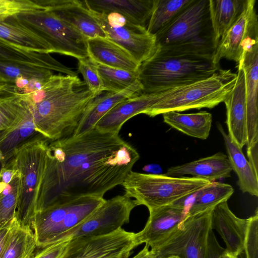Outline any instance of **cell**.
<instances>
[{
	"label": "cell",
	"instance_id": "6da1fadb",
	"mask_svg": "<svg viewBox=\"0 0 258 258\" xmlns=\"http://www.w3.org/2000/svg\"><path fill=\"white\" fill-rule=\"evenodd\" d=\"M139 158L119 134L95 127L49 142L36 212L82 197L103 198L121 185Z\"/></svg>",
	"mask_w": 258,
	"mask_h": 258
},
{
	"label": "cell",
	"instance_id": "7a4b0ae2",
	"mask_svg": "<svg viewBox=\"0 0 258 258\" xmlns=\"http://www.w3.org/2000/svg\"><path fill=\"white\" fill-rule=\"evenodd\" d=\"M212 56L163 51L155 49L140 66L138 80L143 93H151L192 84L219 69Z\"/></svg>",
	"mask_w": 258,
	"mask_h": 258
},
{
	"label": "cell",
	"instance_id": "3957f363",
	"mask_svg": "<svg viewBox=\"0 0 258 258\" xmlns=\"http://www.w3.org/2000/svg\"><path fill=\"white\" fill-rule=\"evenodd\" d=\"M155 37L157 50L213 57L217 44L209 0H192Z\"/></svg>",
	"mask_w": 258,
	"mask_h": 258
},
{
	"label": "cell",
	"instance_id": "277c9868",
	"mask_svg": "<svg viewBox=\"0 0 258 258\" xmlns=\"http://www.w3.org/2000/svg\"><path fill=\"white\" fill-rule=\"evenodd\" d=\"M94 97L85 84L27 106L32 114L35 131L51 141L72 134Z\"/></svg>",
	"mask_w": 258,
	"mask_h": 258
},
{
	"label": "cell",
	"instance_id": "5b68a950",
	"mask_svg": "<svg viewBox=\"0 0 258 258\" xmlns=\"http://www.w3.org/2000/svg\"><path fill=\"white\" fill-rule=\"evenodd\" d=\"M211 182L193 177H174L165 174L143 173L131 171L121 185L124 195L149 211L185 200Z\"/></svg>",
	"mask_w": 258,
	"mask_h": 258
},
{
	"label": "cell",
	"instance_id": "8992f818",
	"mask_svg": "<svg viewBox=\"0 0 258 258\" xmlns=\"http://www.w3.org/2000/svg\"><path fill=\"white\" fill-rule=\"evenodd\" d=\"M48 143V140L38 134L21 146L3 167L17 169L20 172L16 218L20 224L31 228Z\"/></svg>",
	"mask_w": 258,
	"mask_h": 258
},
{
	"label": "cell",
	"instance_id": "52a82bcc",
	"mask_svg": "<svg viewBox=\"0 0 258 258\" xmlns=\"http://www.w3.org/2000/svg\"><path fill=\"white\" fill-rule=\"evenodd\" d=\"M236 73L219 69L211 76L187 85L174 88L155 103L147 115L154 117L169 111L213 108L223 102L232 89Z\"/></svg>",
	"mask_w": 258,
	"mask_h": 258
},
{
	"label": "cell",
	"instance_id": "ba28073f",
	"mask_svg": "<svg viewBox=\"0 0 258 258\" xmlns=\"http://www.w3.org/2000/svg\"><path fill=\"white\" fill-rule=\"evenodd\" d=\"M104 202L101 197L85 196L37 212L32 226L36 247L42 248L60 240Z\"/></svg>",
	"mask_w": 258,
	"mask_h": 258
},
{
	"label": "cell",
	"instance_id": "9c48e42d",
	"mask_svg": "<svg viewBox=\"0 0 258 258\" xmlns=\"http://www.w3.org/2000/svg\"><path fill=\"white\" fill-rule=\"evenodd\" d=\"M212 210L185 217L175 229L150 247V250L158 257L177 255L181 258H208Z\"/></svg>",
	"mask_w": 258,
	"mask_h": 258
},
{
	"label": "cell",
	"instance_id": "30bf717a",
	"mask_svg": "<svg viewBox=\"0 0 258 258\" xmlns=\"http://www.w3.org/2000/svg\"><path fill=\"white\" fill-rule=\"evenodd\" d=\"M15 17L47 41L54 53L71 56L78 60L89 57L87 39L52 12L45 9L21 14Z\"/></svg>",
	"mask_w": 258,
	"mask_h": 258
},
{
	"label": "cell",
	"instance_id": "8fae6325",
	"mask_svg": "<svg viewBox=\"0 0 258 258\" xmlns=\"http://www.w3.org/2000/svg\"><path fill=\"white\" fill-rule=\"evenodd\" d=\"M89 11L107 38L126 50L140 64L154 53L156 37L145 27L134 24L118 14Z\"/></svg>",
	"mask_w": 258,
	"mask_h": 258
},
{
	"label": "cell",
	"instance_id": "7c38bea8",
	"mask_svg": "<svg viewBox=\"0 0 258 258\" xmlns=\"http://www.w3.org/2000/svg\"><path fill=\"white\" fill-rule=\"evenodd\" d=\"M136 233L122 227L111 233L70 239L63 258H121L139 246Z\"/></svg>",
	"mask_w": 258,
	"mask_h": 258
},
{
	"label": "cell",
	"instance_id": "4fadbf2b",
	"mask_svg": "<svg viewBox=\"0 0 258 258\" xmlns=\"http://www.w3.org/2000/svg\"><path fill=\"white\" fill-rule=\"evenodd\" d=\"M138 204L125 195L105 201L76 227L63 235L60 239L107 234L128 223L132 210Z\"/></svg>",
	"mask_w": 258,
	"mask_h": 258
},
{
	"label": "cell",
	"instance_id": "5bb4252c",
	"mask_svg": "<svg viewBox=\"0 0 258 258\" xmlns=\"http://www.w3.org/2000/svg\"><path fill=\"white\" fill-rule=\"evenodd\" d=\"M255 0H246L244 9L219 41L213 56L219 65L222 58L238 63L243 52L258 45V20Z\"/></svg>",
	"mask_w": 258,
	"mask_h": 258
},
{
	"label": "cell",
	"instance_id": "9a60e30c",
	"mask_svg": "<svg viewBox=\"0 0 258 258\" xmlns=\"http://www.w3.org/2000/svg\"><path fill=\"white\" fill-rule=\"evenodd\" d=\"M172 89L151 93H141L121 101L102 117L95 127L103 132L119 134L126 121L139 114L147 115L152 107Z\"/></svg>",
	"mask_w": 258,
	"mask_h": 258
},
{
	"label": "cell",
	"instance_id": "2e32d148",
	"mask_svg": "<svg viewBox=\"0 0 258 258\" xmlns=\"http://www.w3.org/2000/svg\"><path fill=\"white\" fill-rule=\"evenodd\" d=\"M187 211L185 200L150 211L144 228L136 233L139 245L145 243L150 247L162 239L183 220Z\"/></svg>",
	"mask_w": 258,
	"mask_h": 258
},
{
	"label": "cell",
	"instance_id": "e0dca14e",
	"mask_svg": "<svg viewBox=\"0 0 258 258\" xmlns=\"http://www.w3.org/2000/svg\"><path fill=\"white\" fill-rule=\"evenodd\" d=\"M235 83L223 102L226 108L228 135L240 148L247 143L246 102L244 70L237 64Z\"/></svg>",
	"mask_w": 258,
	"mask_h": 258
},
{
	"label": "cell",
	"instance_id": "ac0fdd59",
	"mask_svg": "<svg viewBox=\"0 0 258 258\" xmlns=\"http://www.w3.org/2000/svg\"><path fill=\"white\" fill-rule=\"evenodd\" d=\"M45 9L54 13L77 30L86 38H107L83 1L39 0Z\"/></svg>",
	"mask_w": 258,
	"mask_h": 258
},
{
	"label": "cell",
	"instance_id": "d6986e66",
	"mask_svg": "<svg viewBox=\"0 0 258 258\" xmlns=\"http://www.w3.org/2000/svg\"><path fill=\"white\" fill-rule=\"evenodd\" d=\"M237 64L245 76L246 102L247 148L258 144V46L243 52Z\"/></svg>",
	"mask_w": 258,
	"mask_h": 258
},
{
	"label": "cell",
	"instance_id": "ffe728a7",
	"mask_svg": "<svg viewBox=\"0 0 258 258\" xmlns=\"http://www.w3.org/2000/svg\"><path fill=\"white\" fill-rule=\"evenodd\" d=\"M249 218L237 217L224 201L213 209L211 228L215 230L224 240L226 251L238 256L243 251L244 239Z\"/></svg>",
	"mask_w": 258,
	"mask_h": 258
},
{
	"label": "cell",
	"instance_id": "44dd1931",
	"mask_svg": "<svg viewBox=\"0 0 258 258\" xmlns=\"http://www.w3.org/2000/svg\"><path fill=\"white\" fill-rule=\"evenodd\" d=\"M142 86L138 79L121 91H104L95 96L87 105L77 127L71 135L78 136L92 130L100 119L118 103L142 93Z\"/></svg>",
	"mask_w": 258,
	"mask_h": 258
},
{
	"label": "cell",
	"instance_id": "7402d4cb",
	"mask_svg": "<svg viewBox=\"0 0 258 258\" xmlns=\"http://www.w3.org/2000/svg\"><path fill=\"white\" fill-rule=\"evenodd\" d=\"M232 171L228 157L222 152L182 165L172 166L165 175L181 177L189 175L210 182L230 176Z\"/></svg>",
	"mask_w": 258,
	"mask_h": 258
},
{
	"label": "cell",
	"instance_id": "603a6c76",
	"mask_svg": "<svg viewBox=\"0 0 258 258\" xmlns=\"http://www.w3.org/2000/svg\"><path fill=\"white\" fill-rule=\"evenodd\" d=\"M89 57L95 62L130 72H138L140 64L124 48L107 38L87 39Z\"/></svg>",
	"mask_w": 258,
	"mask_h": 258
},
{
	"label": "cell",
	"instance_id": "cb8c5ba5",
	"mask_svg": "<svg viewBox=\"0 0 258 258\" xmlns=\"http://www.w3.org/2000/svg\"><path fill=\"white\" fill-rule=\"evenodd\" d=\"M153 1L154 0L83 1L87 8L92 12L99 14H118L131 22L145 27L152 13Z\"/></svg>",
	"mask_w": 258,
	"mask_h": 258
},
{
	"label": "cell",
	"instance_id": "d4e9b609",
	"mask_svg": "<svg viewBox=\"0 0 258 258\" xmlns=\"http://www.w3.org/2000/svg\"><path fill=\"white\" fill-rule=\"evenodd\" d=\"M0 39L23 49L41 53H54L51 45L15 16L0 21Z\"/></svg>",
	"mask_w": 258,
	"mask_h": 258
},
{
	"label": "cell",
	"instance_id": "484cf974",
	"mask_svg": "<svg viewBox=\"0 0 258 258\" xmlns=\"http://www.w3.org/2000/svg\"><path fill=\"white\" fill-rule=\"evenodd\" d=\"M0 62L37 67L70 75L71 68L64 66L49 53L29 51L0 39Z\"/></svg>",
	"mask_w": 258,
	"mask_h": 258
},
{
	"label": "cell",
	"instance_id": "4316f807",
	"mask_svg": "<svg viewBox=\"0 0 258 258\" xmlns=\"http://www.w3.org/2000/svg\"><path fill=\"white\" fill-rule=\"evenodd\" d=\"M25 105L24 110L16 123L0 133V155L2 157L0 163L2 167L5 166L21 146L39 134L35 131L32 114Z\"/></svg>",
	"mask_w": 258,
	"mask_h": 258
},
{
	"label": "cell",
	"instance_id": "83f0119b",
	"mask_svg": "<svg viewBox=\"0 0 258 258\" xmlns=\"http://www.w3.org/2000/svg\"><path fill=\"white\" fill-rule=\"evenodd\" d=\"M218 128L223 138L232 169L238 176L237 184L240 189L243 193L257 197L258 173L245 157L242 149L231 141L220 124L218 125Z\"/></svg>",
	"mask_w": 258,
	"mask_h": 258
},
{
	"label": "cell",
	"instance_id": "f1b7e54d",
	"mask_svg": "<svg viewBox=\"0 0 258 258\" xmlns=\"http://www.w3.org/2000/svg\"><path fill=\"white\" fill-rule=\"evenodd\" d=\"M162 114L165 123L188 136L206 140L209 136L212 116L207 111L183 114L172 111Z\"/></svg>",
	"mask_w": 258,
	"mask_h": 258
},
{
	"label": "cell",
	"instance_id": "f546056e",
	"mask_svg": "<svg viewBox=\"0 0 258 258\" xmlns=\"http://www.w3.org/2000/svg\"><path fill=\"white\" fill-rule=\"evenodd\" d=\"M246 0H209L210 20L217 44L243 11Z\"/></svg>",
	"mask_w": 258,
	"mask_h": 258
},
{
	"label": "cell",
	"instance_id": "4dcf8cb0",
	"mask_svg": "<svg viewBox=\"0 0 258 258\" xmlns=\"http://www.w3.org/2000/svg\"><path fill=\"white\" fill-rule=\"evenodd\" d=\"M233 192V188L229 184L211 182L195 194L185 217L212 210L219 204L227 201Z\"/></svg>",
	"mask_w": 258,
	"mask_h": 258
},
{
	"label": "cell",
	"instance_id": "1f68e13d",
	"mask_svg": "<svg viewBox=\"0 0 258 258\" xmlns=\"http://www.w3.org/2000/svg\"><path fill=\"white\" fill-rule=\"evenodd\" d=\"M36 247L32 228L13 220L9 238L1 258H31Z\"/></svg>",
	"mask_w": 258,
	"mask_h": 258
},
{
	"label": "cell",
	"instance_id": "d6a6232c",
	"mask_svg": "<svg viewBox=\"0 0 258 258\" xmlns=\"http://www.w3.org/2000/svg\"><path fill=\"white\" fill-rule=\"evenodd\" d=\"M192 0H154L146 29L156 36L165 28Z\"/></svg>",
	"mask_w": 258,
	"mask_h": 258
},
{
	"label": "cell",
	"instance_id": "836d02e7",
	"mask_svg": "<svg viewBox=\"0 0 258 258\" xmlns=\"http://www.w3.org/2000/svg\"><path fill=\"white\" fill-rule=\"evenodd\" d=\"M96 66L104 92L121 91L138 79V71L130 72L98 63H96Z\"/></svg>",
	"mask_w": 258,
	"mask_h": 258
},
{
	"label": "cell",
	"instance_id": "e575fe53",
	"mask_svg": "<svg viewBox=\"0 0 258 258\" xmlns=\"http://www.w3.org/2000/svg\"><path fill=\"white\" fill-rule=\"evenodd\" d=\"M20 178L19 172L0 194V229L10 224L16 217Z\"/></svg>",
	"mask_w": 258,
	"mask_h": 258
},
{
	"label": "cell",
	"instance_id": "d590c367",
	"mask_svg": "<svg viewBox=\"0 0 258 258\" xmlns=\"http://www.w3.org/2000/svg\"><path fill=\"white\" fill-rule=\"evenodd\" d=\"M53 75L52 71L46 69L0 62V81L13 85L17 79L21 77L48 79Z\"/></svg>",
	"mask_w": 258,
	"mask_h": 258
},
{
	"label": "cell",
	"instance_id": "8d00e7d4",
	"mask_svg": "<svg viewBox=\"0 0 258 258\" xmlns=\"http://www.w3.org/2000/svg\"><path fill=\"white\" fill-rule=\"evenodd\" d=\"M25 107L16 93L0 95V133L16 123Z\"/></svg>",
	"mask_w": 258,
	"mask_h": 258
},
{
	"label": "cell",
	"instance_id": "74e56055",
	"mask_svg": "<svg viewBox=\"0 0 258 258\" xmlns=\"http://www.w3.org/2000/svg\"><path fill=\"white\" fill-rule=\"evenodd\" d=\"M45 9L39 0H0V21L21 14Z\"/></svg>",
	"mask_w": 258,
	"mask_h": 258
},
{
	"label": "cell",
	"instance_id": "f35d334b",
	"mask_svg": "<svg viewBox=\"0 0 258 258\" xmlns=\"http://www.w3.org/2000/svg\"><path fill=\"white\" fill-rule=\"evenodd\" d=\"M78 71L82 75L87 88L94 97L104 92L96 63L89 57L78 59Z\"/></svg>",
	"mask_w": 258,
	"mask_h": 258
},
{
	"label": "cell",
	"instance_id": "ab89813d",
	"mask_svg": "<svg viewBox=\"0 0 258 258\" xmlns=\"http://www.w3.org/2000/svg\"><path fill=\"white\" fill-rule=\"evenodd\" d=\"M243 251L246 258H258V212L249 217L244 239Z\"/></svg>",
	"mask_w": 258,
	"mask_h": 258
},
{
	"label": "cell",
	"instance_id": "60d3db41",
	"mask_svg": "<svg viewBox=\"0 0 258 258\" xmlns=\"http://www.w3.org/2000/svg\"><path fill=\"white\" fill-rule=\"evenodd\" d=\"M71 239L70 236L66 237L41 248L31 258H63Z\"/></svg>",
	"mask_w": 258,
	"mask_h": 258
},
{
	"label": "cell",
	"instance_id": "b9f144b4",
	"mask_svg": "<svg viewBox=\"0 0 258 258\" xmlns=\"http://www.w3.org/2000/svg\"><path fill=\"white\" fill-rule=\"evenodd\" d=\"M225 248L219 244L213 230L210 231L208 242V258H221Z\"/></svg>",
	"mask_w": 258,
	"mask_h": 258
},
{
	"label": "cell",
	"instance_id": "7bdbcfd3",
	"mask_svg": "<svg viewBox=\"0 0 258 258\" xmlns=\"http://www.w3.org/2000/svg\"><path fill=\"white\" fill-rule=\"evenodd\" d=\"M19 173L17 169L1 167L0 169V181L8 185Z\"/></svg>",
	"mask_w": 258,
	"mask_h": 258
},
{
	"label": "cell",
	"instance_id": "ee69618b",
	"mask_svg": "<svg viewBox=\"0 0 258 258\" xmlns=\"http://www.w3.org/2000/svg\"><path fill=\"white\" fill-rule=\"evenodd\" d=\"M247 154L248 162L253 168L255 172L258 173V144L247 148Z\"/></svg>",
	"mask_w": 258,
	"mask_h": 258
},
{
	"label": "cell",
	"instance_id": "f6af8a7d",
	"mask_svg": "<svg viewBox=\"0 0 258 258\" xmlns=\"http://www.w3.org/2000/svg\"><path fill=\"white\" fill-rule=\"evenodd\" d=\"M133 258H181L177 255H169L162 257L156 256L150 250L148 245L145 244L143 249L140 250Z\"/></svg>",
	"mask_w": 258,
	"mask_h": 258
},
{
	"label": "cell",
	"instance_id": "bcb514c9",
	"mask_svg": "<svg viewBox=\"0 0 258 258\" xmlns=\"http://www.w3.org/2000/svg\"><path fill=\"white\" fill-rule=\"evenodd\" d=\"M11 224L12 223L0 229V258L3 253L9 238Z\"/></svg>",
	"mask_w": 258,
	"mask_h": 258
},
{
	"label": "cell",
	"instance_id": "7dc6e473",
	"mask_svg": "<svg viewBox=\"0 0 258 258\" xmlns=\"http://www.w3.org/2000/svg\"><path fill=\"white\" fill-rule=\"evenodd\" d=\"M143 170L145 171L150 172V174H161L162 169L160 165L157 164L152 163L145 166Z\"/></svg>",
	"mask_w": 258,
	"mask_h": 258
},
{
	"label": "cell",
	"instance_id": "c3c4849f",
	"mask_svg": "<svg viewBox=\"0 0 258 258\" xmlns=\"http://www.w3.org/2000/svg\"><path fill=\"white\" fill-rule=\"evenodd\" d=\"M14 93L13 85L0 81V95Z\"/></svg>",
	"mask_w": 258,
	"mask_h": 258
},
{
	"label": "cell",
	"instance_id": "681fc988",
	"mask_svg": "<svg viewBox=\"0 0 258 258\" xmlns=\"http://www.w3.org/2000/svg\"><path fill=\"white\" fill-rule=\"evenodd\" d=\"M221 258H238V257L231 253L226 251L225 250L224 252L221 255Z\"/></svg>",
	"mask_w": 258,
	"mask_h": 258
},
{
	"label": "cell",
	"instance_id": "f907efd6",
	"mask_svg": "<svg viewBox=\"0 0 258 258\" xmlns=\"http://www.w3.org/2000/svg\"><path fill=\"white\" fill-rule=\"evenodd\" d=\"M7 185L4 182L0 181V194L4 190Z\"/></svg>",
	"mask_w": 258,
	"mask_h": 258
},
{
	"label": "cell",
	"instance_id": "816d5d0a",
	"mask_svg": "<svg viewBox=\"0 0 258 258\" xmlns=\"http://www.w3.org/2000/svg\"><path fill=\"white\" fill-rule=\"evenodd\" d=\"M237 257L238 258H246L245 255L243 251H242L240 253H239Z\"/></svg>",
	"mask_w": 258,
	"mask_h": 258
},
{
	"label": "cell",
	"instance_id": "f5cc1de1",
	"mask_svg": "<svg viewBox=\"0 0 258 258\" xmlns=\"http://www.w3.org/2000/svg\"><path fill=\"white\" fill-rule=\"evenodd\" d=\"M129 256H124V257H121V258H128Z\"/></svg>",
	"mask_w": 258,
	"mask_h": 258
}]
</instances>
